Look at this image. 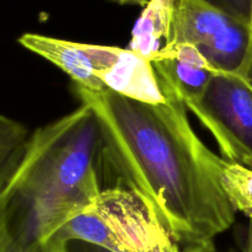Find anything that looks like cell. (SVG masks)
Segmentation results:
<instances>
[{"instance_id": "6da1fadb", "label": "cell", "mask_w": 252, "mask_h": 252, "mask_svg": "<svg viewBox=\"0 0 252 252\" xmlns=\"http://www.w3.org/2000/svg\"><path fill=\"white\" fill-rule=\"evenodd\" d=\"M159 84L166 100L158 105L108 89L76 91L97 118L102 157L121 187L145 199L180 245H206L235 221L236 211L221 185L225 159L194 133L174 89Z\"/></svg>"}, {"instance_id": "7a4b0ae2", "label": "cell", "mask_w": 252, "mask_h": 252, "mask_svg": "<svg viewBox=\"0 0 252 252\" xmlns=\"http://www.w3.org/2000/svg\"><path fill=\"white\" fill-rule=\"evenodd\" d=\"M98 157L100 126L84 103L37 128L0 182V252H43L59 229L86 213L102 192Z\"/></svg>"}, {"instance_id": "3957f363", "label": "cell", "mask_w": 252, "mask_h": 252, "mask_svg": "<svg viewBox=\"0 0 252 252\" xmlns=\"http://www.w3.org/2000/svg\"><path fill=\"white\" fill-rule=\"evenodd\" d=\"M217 140L224 159L252 169V84L219 70L199 98L185 103Z\"/></svg>"}, {"instance_id": "277c9868", "label": "cell", "mask_w": 252, "mask_h": 252, "mask_svg": "<svg viewBox=\"0 0 252 252\" xmlns=\"http://www.w3.org/2000/svg\"><path fill=\"white\" fill-rule=\"evenodd\" d=\"M189 43L216 69L240 73L251 44V25L208 0H176L167 43Z\"/></svg>"}, {"instance_id": "5b68a950", "label": "cell", "mask_w": 252, "mask_h": 252, "mask_svg": "<svg viewBox=\"0 0 252 252\" xmlns=\"http://www.w3.org/2000/svg\"><path fill=\"white\" fill-rule=\"evenodd\" d=\"M90 211L105 221L122 252H187L181 251L149 203L132 189H105Z\"/></svg>"}, {"instance_id": "8992f818", "label": "cell", "mask_w": 252, "mask_h": 252, "mask_svg": "<svg viewBox=\"0 0 252 252\" xmlns=\"http://www.w3.org/2000/svg\"><path fill=\"white\" fill-rule=\"evenodd\" d=\"M94 74L106 89L145 103L165 102L152 61L130 48L85 43Z\"/></svg>"}, {"instance_id": "52a82bcc", "label": "cell", "mask_w": 252, "mask_h": 252, "mask_svg": "<svg viewBox=\"0 0 252 252\" xmlns=\"http://www.w3.org/2000/svg\"><path fill=\"white\" fill-rule=\"evenodd\" d=\"M158 79L174 89L185 103L202 96L218 69L189 43H166L152 57Z\"/></svg>"}, {"instance_id": "ba28073f", "label": "cell", "mask_w": 252, "mask_h": 252, "mask_svg": "<svg viewBox=\"0 0 252 252\" xmlns=\"http://www.w3.org/2000/svg\"><path fill=\"white\" fill-rule=\"evenodd\" d=\"M19 43L27 51L42 57L64 71L75 83L76 88L90 91L106 90L105 85L94 74V65L85 43L54 38L41 33H24Z\"/></svg>"}, {"instance_id": "9c48e42d", "label": "cell", "mask_w": 252, "mask_h": 252, "mask_svg": "<svg viewBox=\"0 0 252 252\" xmlns=\"http://www.w3.org/2000/svg\"><path fill=\"white\" fill-rule=\"evenodd\" d=\"M70 241H83L113 252H122L105 221L93 211L86 212L69 220L48 241L43 252L62 251Z\"/></svg>"}, {"instance_id": "30bf717a", "label": "cell", "mask_w": 252, "mask_h": 252, "mask_svg": "<svg viewBox=\"0 0 252 252\" xmlns=\"http://www.w3.org/2000/svg\"><path fill=\"white\" fill-rule=\"evenodd\" d=\"M221 185L235 211L252 219V169L225 160Z\"/></svg>"}, {"instance_id": "8fae6325", "label": "cell", "mask_w": 252, "mask_h": 252, "mask_svg": "<svg viewBox=\"0 0 252 252\" xmlns=\"http://www.w3.org/2000/svg\"><path fill=\"white\" fill-rule=\"evenodd\" d=\"M30 134L17 121L0 118V182L5 181L19 162Z\"/></svg>"}, {"instance_id": "7c38bea8", "label": "cell", "mask_w": 252, "mask_h": 252, "mask_svg": "<svg viewBox=\"0 0 252 252\" xmlns=\"http://www.w3.org/2000/svg\"><path fill=\"white\" fill-rule=\"evenodd\" d=\"M211 4L220 7L236 19L251 25L252 0H208Z\"/></svg>"}, {"instance_id": "4fadbf2b", "label": "cell", "mask_w": 252, "mask_h": 252, "mask_svg": "<svg viewBox=\"0 0 252 252\" xmlns=\"http://www.w3.org/2000/svg\"><path fill=\"white\" fill-rule=\"evenodd\" d=\"M175 1L176 0H148L147 6L150 7L160 17L164 26L171 34L172 16H174Z\"/></svg>"}, {"instance_id": "5bb4252c", "label": "cell", "mask_w": 252, "mask_h": 252, "mask_svg": "<svg viewBox=\"0 0 252 252\" xmlns=\"http://www.w3.org/2000/svg\"><path fill=\"white\" fill-rule=\"evenodd\" d=\"M65 252H113L101 246L93 244L83 243V241H70L65 245Z\"/></svg>"}, {"instance_id": "9a60e30c", "label": "cell", "mask_w": 252, "mask_h": 252, "mask_svg": "<svg viewBox=\"0 0 252 252\" xmlns=\"http://www.w3.org/2000/svg\"><path fill=\"white\" fill-rule=\"evenodd\" d=\"M240 75H243L244 78L248 79L249 81L252 84V22H251V44H250V49H249V54L248 58H246L245 64H244L243 69H241Z\"/></svg>"}, {"instance_id": "2e32d148", "label": "cell", "mask_w": 252, "mask_h": 252, "mask_svg": "<svg viewBox=\"0 0 252 252\" xmlns=\"http://www.w3.org/2000/svg\"><path fill=\"white\" fill-rule=\"evenodd\" d=\"M241 252H252V219H250V223H249L248 233H246Z\"/></svg>"}, {"instance_id": "e0dca14e", "label": "cell", "mask_w": 252, "mask_h": 252, "mask_svg": "<svg viewBox=\"0 0 252 252\" xmlns=\"http://www.w3.org/2000/svg\"><path fill=\"white\" fill-rule=\"evenodd\" d=\"M187 251L189 252H217L213 243H209V244H206V245H201V246H193V248H187ZM230 252H236V251H230Z\"/></svg>"}, {"instance_id": "ac0fdd59", "label": "cell", "mask_w": 252, "mask_h": 252, "mask_svg": "<svg viewBox=\"0 0 252 252\" xmlns=\"http://www.w3.org/2000/svg\"><path fill=\"white\" fill-rule=\"evenodd\" d=\"M58 252H65V248H64V250H62V251H58Z\"/></svg>"}, {"instance_id": "d6986e66", "label": "cell", "mask_w": 252, "mask_h": 252, "mask_svg": "<svg viewBox=\"0 0 252 252\" xmlns=\"http://www.w3.org/2000/svg\"><path fill=\"white\" fill-rule=\"evenodd\" d=\"M63 250H64V249H63ZM46 252H48V251H46ZM56 252H58V251H56Z\"/></svg>"}]
</instances>
